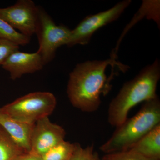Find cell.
Here are the masks:
<instances>
[{
  "label": "cell",
  "mask_w": 160,
  "mask_h": 160,
  "mask_svg": "<svg viewBox=\"0 0 160 160\" xmlns=\"http://www.w3.org/2000/svg\"><path fill=\"white\" fill-rule=\"evenodd\" d=\"M129 150L150 159L160 160V124L144 136Z\"/></svg>",
  "instance_id": "11"
},
{
  "label": "cell",
  "mask_w": 160,
  "mask_h": 160,
  "mask_svg": "<svg viewBox=\"0 0 160 160\" xmlns=\"http://www.w3.org/2000/svg\"><path fill=\"white\" fill-rule=\"evenodd\" d=\"M75 148V143L64 141L49 149L41 157L42 160H69Z\"/></svg>",
  "instance_id": "13"
},
{
  "label": "cell",
  "mask_w": 160,
  "mask_h": 160,
  "mask_svg": "<svg viewBox=\"0 0 160 160\" xmlns=\"http://www.w3.org/2000/svg\"><path fill=\"white\" fill-rule=\"evenodd\" d=\"M160 124L158 96L145 102L139 111L116 128L99 149L105 154L129 150L144 136Z\"/></svg>",
  "instance_id": "3"
},
{
  "label": "cell",
  "mask_w": 160,
  "mask_h": 160,
  "mask_svg": "<svg viewBox=\"0 0 160 160\" xmlns=\"http://www.w3.org/2000/svg\"><path fill=\"white\" fill-rule=\"evenodd\" d=\"M109 65L117 66L121 71L127 70V66L111 57L106 60L86 61L78 64L69 76L67 93L72 105L86 112H92L99 108L101 95L107 94L111 89L110 82L115 72L109 77L106 74Z\"/></svg>",
  "instance_id": "1"
},
{
  "label": "cell",
  "mask_w": 160,
  "mask_h": 160,
  "mask_svg": "<svg viewBox=\"0 0 160 160\" xmlns=\"http://www.w3.org/2000/svg\"><path fill=\"white\" fill-rule=\"evenodd\" d=\"M44 66L42 59L38 51L29 53L18 50L12 53L2 66L9 72L11 79L15 80L24 75L39 71Z\"/></svg>",
  "instance_id": "9"
},
{
  "label": "cell",
  "mask_w": 160,
  "mask_h": 160,
  "mask_svg": "<svg viewBox=\"0 0 160 160\" xmlns=\"http://www.w3.org/2000/svg\"><path fill=\"white\" fill-rule=\"evenodd\" d=\"M25 152L0 126V160H14Z\"/></svg>",
  "instance_id": "12"
},
{
  "label": "cell",
  "mask_w": 160,
  "mask_h": 160,
  "mask_svg": "<svg viewBox=\"0 0 160 160\" xmlns=\"http://www.w3.org/2000/svg\"><path fill=\"white\" fill-rule=\"evenodd\" d=\"M14 160H42L39 156L32 154L30 152H24L20 155Z\"/></svg>",
  "instance_id": "18"
},
{
  "label": "cell",
  "mask_w": 160,
  "mask_h": 160,
  "mask_svg": "<svg viewBox=\"0 0 160 160\" xmlns=\"http://www.w3.org/2000/svg\"><path fill=\"white\" fill-rule=\"evenodd\" d=\"M35 124L22 122L0 111V126L25 152L30 150V141Z\"/></svg>",
  "instance_id": "10"
},
{
  "label": "cell",
  "mask_w": 160,
  "mask_h": 160,
  "mask_svg": "<svg viewBox=\"0 0 160 160\" xmlns=\"http://www.w3.org/2000/svg\"><path fill=\"white\" fill-rule=\"evenodd\" d=\"M93 160H102L98 153L97 152H94V153H93Z\"/></svg>",
  "instance_id": "19"
},
{
  "label": "cell",
  "mask_w": 160,
  "mask_h": 160,
  "mask_svg": "<svg viewBox=\"0 0 160 160\" xmlns=\"http://www.w3.org/2000/svg\"><path fill=\"white\" fill-rule=\"evenodd\" d=\"M131 2L130 0L122 1L111 9L86 17L71 30L70 39L66 46L72 47L77 45H87L95 32L118 18Z\"/></svg>",
  "instance_id": "6"
},
{
  "label": "cell",
  "mask_w": 160,
  "mask_h": 160,
  "mask_svg": "<svg viewBox=\"0 0 160 160\" xmlns=\"http://www.w3.org/2000/svg\"><path fill=\"white\" fill-rule=\"evenodd\" d=\"M38 6L31 0H19L14 5L0 8V18L20 33L31 38L35 34Z\"/></svg>",
  "instance_id": "7"
},
{
  "label": "cell",
  "mask_w": 160,
  "mask_h": 160,
  "mask_svg": "<svg viewBox=\"0 0 160 160\" xmlns=\"http://www.w3.org/2000/svg\"><path fill=\"white\" fill-rule=\"evenodd\" d=\"M101 159L102 160H152L130 150L105 154Z\"/></svg>",
  "instance_id": "15"
},
{
  "label": "cell",
  "mask_w": 160,
  "mask_h": 160,
  "mask_svg": "<svg viewBox=\"0 0 160 160\" xmlns=\"http://www.w3.org/2000/svg\"><path fill=\"white\" fill-rule=\"evenodd\" d=\"M71 33V29L67 26L57 25L46 10L38 6L35 34L38 41L37 51L45 66L54 58L58 48L67 45Z\"/></svg>",
  "instance_id": "5"
},
{
  "label": "cell",
  "mask_w": 160,
  "mask_h": 160,
  "mask_svg": "<svg viewBox=\"0 0 160 160\" xmlns=\"http://www.w3.org/2000/svg\"><path fill=\"white\" fill-rule=\"evenodd\" d=\"M57 100L49 92H35L25 95L0 108V111L22 122L35 124L48 117L55 109Z\"/></svg>",
  "instance_id": "4"
},
{
  "label": "cell",
  "mask_w": 160,
  "mask_h": 160,
  "mask_svg": "<svg viewBox=\"0 0 160 160\" xmlns=\"http://www.w3.org/2000/svg\"><path fill=\"white\" fill-rule=\"evenodd\" d=\"M93 145L83 148L80 144L75 143V148L69 160H93Z\"/></svg>",
  "instance_id": "17"
},
{
  "label": "cell",
  "mask_w": 160,
  "mask_h": 160,
  "mask_svg": "<svg viewBox=\"0 0 160 160\" xmlns=\"http://www.w3.org/2000/svg\"><path fill=\"white\" fill-rule=\"evenodd\" d=\"M66 132L62 127L52 122L49 117L35 124L29 152L42 157L53 146L65 140Z\"/></svg>",
  "instance_id": "8"
},
{
  "label": "cell",
  "mask_w": 160,
  "mask_h": 160,
  "mask_svg": "<svg viewBox=\"0 0 160 160\" xmlns=\"http://www.w3.org/2000/svg\"><path fill=\"white\" fill-rule=\"evenodd\" d=\"M19 46L8 40L0 38V65L2 66L12 53L19 50Z\"/></svg>",
  "instance_id": "16"
},
{
  "label": "cell",
  "mask_w": 160,
  "mask_h": 160,
  "mask_svg": "<svg viewBox=\"0 0 160 160\" xmlns=\"http://www.w3.org/2000/svg\"><path fill=\"white\" fill-rule=\"evenodd\" d=\"M0 38L7 40L20 46H26L30 42V38L16 30L9 23L0 18Z\"/></svg>",
  "instance_id": "14"
},
{
  "label": "cell",
  "mask_w": 160,
  "mask_h": 160,
  "mask_svg": "<svg viewBox=\"0 0 160 160\" xmlns=\"http://www.w3.org/2000/svg\"><path fill=\"white\" fill-rule=\"evenodd\" d=\"M160 78V63L157 59L142 69L134 78L125 83L109 103L107 116L109 124L116 128L128 118L132 108L156 97Z\"/></svg>",
  "instance_id": "2"
}]
</instances>
